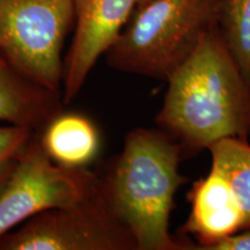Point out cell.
Masks as SVG:
<instances>
[{
  "instance_id": "obj_1",
  "label": "cell",
  "mask_w": 250,
  "mask_h": 250,
  "mask_svg": "<svg viewBox=\"0 0 250 250\" xmlns=\"http://www.w3.org/2000/svg\"><path fill=\"white\" fill-rule=\"evenodd\" d=\"M167 83L155 122L184 153L250 137V88L218 26Z\"/></svg>"
},
{
  "instance_id": "obj_11",
  "label": "cell",
  "mask_w": 250,
  "mask_h": 250,
  "mask_svg": "<svg viewBox=\"0 0 250 250\" xmlns=\"http://www.w3.org/2000/svg\"><path fill=\"white\" fill-rule=\"evenodd\" d=\"M212 166L226 177L245 214L250 229V145L248 139L226 138L208 147Z\"/></svg>"
},
{
  "instance_id": "obj_13",
  "label": "cell",
  "mask_w": 250,
  "mask_h": 250,
  "mask_svg": "<svg viewBox=\"0 0 250 250\" xmlns=\"http://www.w3.org/2000/svg\"><path fill=\"white\" fill-rule=\"evenodd\" d=\"M33 129L8 124L0 126V191L7 182L24 148L33 139Z\"/></svg>"
},
{
  "instance_id": "obj_7",
  "label": "cell",
  "mask_w": 250,
  "mask_h": 250,
  "mask_svg": "<svg viewBox=\"0 0 250 250\" xmlns=\"http://www.w3.org/2000/svg\"><path fill=\"white\" fill-rule=\"evenodd\" d=\"M137 4L138 0H76L74 36L64 65V104L76 99L94 65L120 36Z\"/></svg>"
},
{
  "instance_id": "obj_2",
  "label": "cell",
  "mask_w": 250,
  "mask_h": 250,
  "mask_svg": "<svg viewBox=\"0 0 250 250\" xmlns=\"http://www.w3.org/2000/svg\"><path fill=\"white\" fill-rule=\"evenodd\" d=\"M183 154L165 131L138 127L126 134L121 154L100 179L105 202L132 234L137 250L191 249L169 232L175 193L187 182L180 173Z\"/></svg>"
},
{
  "instance_id": "obj_5",
  "label": "cell",
  "mask_w": 250,
  "mask_h": 250,
  "mask_svg": "<svg viewBox=\"0 0 250 250\" xmlns=\"http://www.w3.org/2000/svg\"><path fill=\"white\" fill-rule=\"evenodd\" d=\"M4 250H137L132 234L105 202L101 186L83 201L30 218L0 237Z\"/></svg>"
},
{
  "instance_id": "obj_15",
  "label": "cell",
  "mask_w": 250,
  "mask_h": 250,
  "mask_svg": "<svg viewBox=\"0 0 250 250\" xmlns=\"http://www.w3.org/2000/svg\"><path fill=\"white\" fill-rule=\"evenodd\" d=\"M148 1H151V0H138V4H137V7H140V6H144L145 4H147Z\"/></svg>"
},
{
  "instance_id": "obj_6",
  "label": "cell",
  "mask_w": 250,
  "mask_h": 250,
  "mask_svg": "<svg viewBox=\"0 0 250 250\" xmlns=\"http://www.w3.org/2000/svg\"><path fill=\"white\" fill-rule=\"evenodd\" d=\"M99 182L86 168L56 164L33 137L0 191V237L42 212L83 201Z\"/></svg>"
},
{
  "instance_id": "obj_3",
  "label": "cell",
  "mask_w": 250,
  "mask_h": 250,
  "mask_svg": "<svg viewBox=\"0 0 250 250\" xmlns=\"http://www.w3.org/2000/svg\"><path fill=\"white\" fill-rule=\"evenodd\" d=\"M220 0H151L136 7L104 57L121 72L165 80L218 26Z\"/></svg>"
},
{
  "instance_id": "obj_4",
  "label": "cell",
  "mask_w": 250,
  "mask_h": 250,
  "mask_svg": "<svg viewBox=\"0 0 250 250\" xmlns=\"http://www.w3.org/2000/svg\"><path fill=\"white\" fill-rule=\"evenodd\" d=\"M76 19V0H0V54L23 76L59 93L62 48Z\"/></svg>"
},
{
  "instance_id": "obj_14",
  "label": "cell",
  "mask_w": 250,
  "mask_h": 250,
  "mask_svg": "<svg viewBox=\"0 0 250 250\" xmlns=\"http://www.w3.org/2000/svg\"><path fill=\"white\" fill-rule=\"evenodd\" d=\"M237 232L211 247L210 250H250V229Z\"/></svg>"
},
{
  "instance_id": "obj_9",
  "label": "cell",
  "mask_w": 250,
  "mask_h": 250,
  "mask_svg": "<svg viewBox=\"0 0 250 250\" xmlns=\"http://www.w3.org/2000/svg\"><path fill=\"white\" fill-rule=\"evenodd\" d=\"M59 98L57 92L23 76L0 57V122L43 129L61 112Z\"/></svg>"
},
{
  "instance_id": "obj_8",
  "label": "cell",
  "mask_w": 250,
  "mask_h": 250,
  "mask_svg": "<svg viewBox=\"0 0 250 250\" xmlns=\"http://www.w3.org/2000/svg\"><path fill=\"white\" fill-rule=\"evenodd\" d=\"M191 211L182 227L196 239V249L210 250L215 243L245 228V214L226 177L211 166L210 173L193 183L188 195Z\"/></svg>"
},
{
  "instance_id": "obj_10",
  "label": "cell",
  "mask_w": 250,
  "mask_h": 250,
  "mask_svg": "<svg viewBox=\"0 0 250 250\" xmlns=\"http://www.w3.org/2000/svg\"><path fill=\"white\" fill-rule=\"evenodd\" d=\"M51 160L66 168H86L96 158L100 134L95 124L80 114H59L43 127L40 138Z\"/></svg>"
},
{
  "instance_id": "obj_12",
  "label": "cell",
  "mask_w": 250,
  "mask_h": 250,
  "mask_svg": "<svg viewBox=\"0 0 250 250\" xmlns=\"http://www.w3.org/2000/svg\"><path fill=\"white\" fill-rule=\"evenodd\" d=\"M218 27L250 88V0H220Z\"/></svg>"
}]
</instances>
